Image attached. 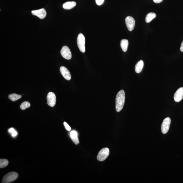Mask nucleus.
I'll use <instances>...</instances> for the list:
<instances>
[{
  "label": "nucleus",
  "instance_id": "obj_1",
  "mask_svg": "<svg viewBox=\"0 0 183 183\" xmlns=\"http://www.w3.org/2000/svg\"><path fill=\"white\" fill-rule=\"evenodd\" d=\"M125 100V94L122 90L118 92L116 98V109L117 112H120L124 106Z\"/></svg>",
  "mask_w": 183,
  "mask_h": 183
},
{
  "label": "nucleus",
  "instance_id": "obj_2",
  "mask_svg": "<svg viewBox=\"0 0 183 183\" xmlns=\"http://www.w3.org/2000/svg\"><path fill=\"white\" fill-rule=\"evenodd\" d=\"M18 175L15 172H11L4 176L2 180V183H9L14 181L18 178Z\"/></svg>",
  "mask_w": 183,
  "mask_h": 183
},
{
  "label": "nucleus",
  "instance_id": "obj_3",
  "mask_svg": "<svg viewBox=\"0 0 183 183\" xmlns=\"http://www.w3.org/2000/svg\"><path fill=\"white\" fill-rule=\"evenodd\" d=\"M77 44L80 51L82 53L85 52V38L83 34L80 33L77 38Z\"/></svg>",
  "mask_w": 183,
  "mask_h": 183
},
{
  "label": "nucleus",
  "instance_id": "obj_4",
  "mask_svg": "<svg viewBox=\"0 0 183 183\" xmlns=\"http://www.w3.org/2000/svg\"><path fill=\"white\" fill-rule=\"evenodd\" d=\"M110 151L108 148H106L102 149L99 152L97 156L99 161H102L105 160L109 155Z\"/></svg>",
  "mask_w": 183,
  "mask_h": 183
},
{
  "label": "nucleus",
  "instance_id": "obj_5",
  "mask_svg": "<svg viewBox=\"0 0 183 183\" xmlns=\"http://www.w3.org/2000/svg\"><path fill=\"white\" fill-rule=\"evenodd\" d=\"M171 122V120L169 118H166L164 119L161 126V132L163 134H166L169 130Z\"/></svg>",
  "mask_w": 183,
  "mask_h": 183
},
{
  "label": "nucleus",
  "instance_id": "obj_6",
  "mask_svg": "<svg viewBox=\"0 0 183 183\" xmlns=\"http://www.w3.org/2000/svg\"><path fill=\"white\" fill-rule=\"evenodd\" d=\"M47 104L49 106L54 107L56 104V96L54 93H49L47 96Z\"/></svg>",
  "mask_w": 183,
  "mask_h": 183
},
{
  "label": "nucleus",
  "instance_id": "obj_7",
  "mask_svg": "<svg viewBox=\"0 0 183 183\" xmlns=\"http://www.w3.org/2000/svg\"><path fill=\"white\" fill-rule=\"evenodd\" d=\"M61 54L64 58L70 60L72 58V53L69 47L67 46H64L62 48L61 51Z\"/></svg>",
  "mask_w": 183,
  "mask_h": 183
},
{
  "label": "nucleus",
  "instance_id": "obj_8",
  "mask_svg": "<svg viewBox=\"0 0 183 183\" xmlns=\"http://www.w3.org/2000/svg\"><path fill=\"white\" fill-rule=\"evenodd\" d=\"M125 22L127 29L130 31H133L135 24V20L134 18L130 16H127L125 18Z\"/></svg>",
  "mask_w": 183,
  "mask_h": 183
},
{
  "label": "nucleus",
  "instance_id": "obj_9",
  "mask_svg": "<svg viewBox=\"0 0 183 183\" xmlns=\"http://www.w3.org/2000/svg\"><path fill=\"white\" fill-rule=\"evenodd\" d=\"M33 15L38 16L41 19H44L47 15V12L44 8L32 11Z\"/></svg>",
  "mask_w": 183,
  "mask_h": 183
},
{
  "label": "nucleus",
  "instance_id": "obj_10",
  "mask_svg": "<svg viewBox=\"0 0 183 183\" xmlns=\"http://www.w3.org/2000/svg\"><path fill=\"white\" fill-rule=\"evenodd\" d=\"M60 71L62 75L65 79L67 81L71 80V73L66 67L63 66L61 67Z\"/></svg>",
  "mask_w": 183,
  "mask_h": 183
},
{
  "label": "nucleus",
  "instance_id": "obj_11",
  "mask_svg": "<svg viewBox=\"0 0 183 183\" xmlns=\"http://www.w3.org/2000/svg\"><path fill=\"white\" fill-rule=\"evenodd\" d=\"M174 100L176 102H179L183 98V88L181 87L177 90L174 96Z\"/></svg>",
  "mask_w": 183,
  "mask_h": 183
},
{
  "label": "nucleus",
  "instance_id": "obj_12",
  "mask_svg": "<svg viewBox=\"0 0 183 183\" xmlns=\"http://www.w3.org/2000/svg\"><path fill=\"white\" fill-rule=\"evenodd\" d=\"M77 5L74 1L67 2L63 4V7L65 10H70L74 7Z\"/></svg>",
  "mask_w": 183,
  "mask_h": 183
},
{
  "label": "nucleus",
  "instance_id": "obj_13",
  "mask_svg": "<svg viewBox=\"0 0 183 183\" xmlns=\"http://www.w3.org/2000/svg\"><path fill=\"white\" fill-rule=\"evenodd\" d=\"M70 136L72 141L75 145H77L79 143V141L77 133L75 131H72L70 134Z\"/></svg>",
  "mask_w": 183,
  "mask_h": 183
},
{
  "label": "nucleus",
  "instance_id": "obj_14",
  "mask_svg": "<svg viewBox=\"0 0 183 183\" xmlns=\"http://www.w3.org/2000/svg\"><path fill=\"white\" fill-rule=\"evenodd\" d=\"M143 66V61L142 60L139 61L135 65V71L137 73H141L142 70Z\"/></svg>",
  "mask_w": 183,
  "mask_h": 183
},
{
  "label": "nucleus",
  "instance_id": "obj_15",
  "mask_svg": "<svg viewBox=\"0 0 183 183\" xmlns=\"http://www.w3.org/2000/svg\"><path fill=\"white\" fill-rule=\"evenodd\" d=\"M128 45L129 42L128 40H126V39H123V40H121L120 46L123 52H126Z\"/></svg>",
  "mask_w": 183,
  "mask_h": 183
},
{
  "label": "nucleus",
  "instance_id": "obj_16",
  "mask_svg": "<svg viewBox=\"0 0 183 183\" xmlns=\"http://www.w3.org/2000/svg\"><path fill=\"white\" fill-rule=\"evenodd\" d=\"M156 16V14L154 12H150L148 13L145 17V22L147 23H149L152 20L154 19Z\"/></svg>",
  "mask_w": 183,
  "mask_h": 183
},
{
  "label": "nucleus",
  "instance_id": "obj_17",
  "mask_svg": "<svg viewBox=\"0 0 183 183\" xmlns=\"http://www.w3.org/2000/svg\"><path fill=\"white\" fill-rule=\"evenodd\" d=\"M22 97V96L20 95L16 94H10L9 95V98L10 100L12 101L15 102L20 99Z\"/></svg>",
  "mask_w": 183,
  "mask_h": 183
},
{
  "label": "nucleus",
  "instance_id": "obj_18",
  "mask_svg": "<svg viewBox=\"0 0 183 183\" xmlns=\"http://www.w3.org/2000/svg\"><path fill=\"white\" fill-rule=\"evenodd\" d=\"M9 164V161L6 159H0V168H3L6 167Z\"/></svg>",
  "mask_w": 183,
  "mask_h": 183
},
{
  "label": "nucleus",
  "instance_id": "obj_19",
  "mask_svg": "<svg viewBox=\"0 0 183 183\" xmlns=\"http://www.w3.org/2000/svg\"><path fill=\"white\" fill-rule=\"evenodd\" d=\"M30 106V103L28 102H22L20 105V108L22 110H24L26 109L29 108Z\"/></svg>",
  "mask_w": 183,
  "mask_h": 183
},
{
  "label": "nucleus",
  "instance_id": "obj_20",
  "mask_svg": "<svg viewBox=\"0 0 183 183\" xmlns=\"http://www.w3.org/2000/svg\"><path fill=\"white\" fill-rule=\"evenodd\" d=\"M64 125L65 127V129L67 131H70L71 130V127H70L68 124L65 122H64Z\"/></svg>",
  "mask_w": 183,
  "mask_h": 183
},
{
  "label": "nucleus",
  "instance_id": "obj_21",
  "mask_svg": "<svg viewBox=\"0 0 183 183\" xmlns=\"http://www.w3.org/2000/svg\"><path fill=\"white\" fill-rule=\"evenodd\" d=\"M104 0H96V3L98 5H102L103 3Z\"/></svg>",
  "mask_w": 183,
  "mask_h": 183
},
{
  "label": "nucleus",
  "instance_id": "obj_22",
  "mask_svg": "<svg viewBox=\"0 0 183 183\" xmlns=\"http://www.w3.org/2000/svg\"><path fill=\"white\" fill-rule=\"evenodd\" d=\"M17 135V132L15 131L13 133H12V135L13 137H15L16 135Z\"/></svg>",
  "mask_w": 183,
  "mask_h": 183
},
{
  "label": "nucleus",
  "instance_id": "obj_23",
  "mask_svg": "<svg viewBox=\"0 0 183 183\" xmlns=\"http://www.w3.org/2000/svg\"><path fill=\"white\" fill-rule=\"evenodd\" d=\"M153 1L154 3H161L163 0H153Z\"/></svg>",
  "mask_w": 183,
  "mask_h": 183
},
{
  "label": "nucleus",
  "instance_id": "obj_24",
  "mask_svg": "<svg viewBox=\"0 0 183 183\" xmlns=\"http://www.w3.org/2000/svg\"><path fill=\"white\" fill-rule=\"evenodd\" d=\"M180 50L182 52H183V41L181 45Z\"/></svg>",
  "mask_w": 183,
  "mask_h": 183
},
{
  "label": "nucleus",
  "instance_id": "obj_25",
  "mask_svg": "<svg viewBox=\"0 0 183 183\" xmlns=\"http://www.w3.org/2000/svg\"><path fill=\"white\" fill-rule=\"evenodd\" d=\"M15 131V129H14L13 128H11L9 129V131L10 133H12Z\"/></svg>",
  "mask_w": 183,
  "mask_h": 183
}]
</instances>
